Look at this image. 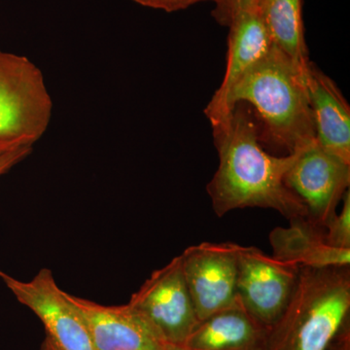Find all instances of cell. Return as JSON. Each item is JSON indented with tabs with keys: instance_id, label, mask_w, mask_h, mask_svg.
Wrapping results in <instances>:
<instances>
[{
	"instance_id": "6da1fadb",
	"label": "cell",
	"mask_w": 350,
	"mask_h": 350,
	"mask_svg": "<svg viewBox=\"0 0 350 350\" xmlns=\"http://www.w3.org/2000/svg\"><path fill=\"white\" fill-rule=\"evenodd\" d=\"M213 130L219 165L206 191L218 217L234 209L261 207L273 209L289 221L306 218L303 202L284 182L301 150L280 157L265 150L259 126L243 103H238L231 116Z\"/></svg>"
},
{
	"instance_id": "7a4b0ae2",
	"label": "cell",
	"mask_w": 350,
	"mask_h": 350,
	"mask_svg": "<svg viewBox=\"0 0 350 350\" xmlns=\"http://www.w3.org/2000/svg\"><path fill=\"white\" fill-rule=\"evenodd\" d=\"M306 69L299 68L273 45L241 78L230 98L232 110L238 103L254 108L261 122V140L286 152V155L315 142Z\"/></svg>"
},
{
	"instance_id": "3957f363",
	"label": "cell",
	"mask_w": 350,
	"mask_h": 350,
	"mask_svg": "<svg viewBox=\"0 0 350 350\" xmlns=\"http://www.w3.org/2000/svg\"><path fill=\"white\" fill-rule=\"evenodd\" d=\"M350 267H300L298 282L265 350H327L350 321Z\"/></svg>"
},
{
	"instance_id": "277c9868",
	"label": "cell",
	"mask_w": 350,
	"mask_h": 350,
	"mask_svg": "<svg viewBox=\"0 0 350 350\" xmlns=\"http://www.w3.org/2000/svg\"><path fill=\"white\" fill-rule=\"evenodd\" d=\"M53 101L29 57L0 50V156L33 148L52 118Z\"/></svg>"
},
{
	"instance_id": "5b68a950",
	"label": "cell",
	"mask_w": 350,
	"mask_h": 350,
	"mask_svg": "<svg viewBox=\"0 0 350 350\" xmlns=\"http://www.w3.org/2000/svg\"><path fill=\"white\" fill-rule=\"evenodd\" d=\"M129 304L144 317L167 345H184L199 323L184 275L181 255L156 269Z\"/></svg>"
},
{
	"instance_id": "8992f818",
	"label": "cell",
	"mask_w": 350,
	"mask_h": 350,
	"mask_svg": "<svg viewBox=\"0 0 350 350\" xmlns=\"http://www.w3.org/2000/svg\"><path fill=\"white\" fill-rule=\"evenodd\" d=\"M284 182L305 206L308 222L325 232L349 190L350 163L325 150L315 140L299 152Z\"/></svg>"
},
{
	"instance_id": "52a82bcc",
	"label": "cell",
	"mask_w": 350,
	"mask_h": 350,
	"mask_svg": "<svg viewBox=\"0 0 350 350\" xmlns=\"http://www.w3.org/2000/svg\"><path fill=\"white\" fill-rule=\"evenodd\" d=\"M300 267L278 261L254 246L239 245L237 295L253 319L271 329L284 312Z\"/></svg>"
},
{
	"instance_id": "ba28073f",
	"label": "cell",
	"mask_w": 350,
	"mask_h": 350,
	"mask_svg": "<svg viewBox=\"0 0 350 350\" xmlns=\"http://www.w3.org/2000/svg\"><path fill=\"white\" fill-rule=\"evenodd\" d=\"M0 280L40 319L46 337L59 350H96L82 315L57 286L51 269H41L31 280L23 282L0 269Z\"/></svg>"
},
{
	"instance_id": "9c48e42d",
	"label": "cell",
	"mask_w": 350,
	"mask_h": 350,
	"mask_svg": "<svg viewBox=\"0 0 350 350\" xmlns=\"http://www.w3.org/2000/svg\"><path fill=\"white\" fill-rule=\"evenodd\" d=\"M239 244L202 243L181 254L184 275L198 319L239 305Z\"/></svg>"
},
{
	"instance_id": "30bf717a",
	"label": "cell",
	"mask_w": 350,
	"mask_h": 350,
	"mask_svg": "<svg viewBox=\"0 0 350 350\" xmlns=\"http://www.w3.org/2000/svg\"><path fill=\"white\" fill-rule=\"evenodd\" d=\"M66 296L82 315L96 350H167L169 345L130 304L103 306Z\"/></svg>"
},
{
	"instance_id": "8fae6325",
	"label": "cell",
	"mask_w": 350,
	"mask_h": 350,
	"mask_svg": "<svg viewBox=\"0 0 350 350\" xmlns=\"http://www.w3.org/2000/svg\"><path fill=\"white\" fill-rule=\"evenodd\" d=\"M227 66L224 79L206 108L211 126L231 116L230 98L234 88L273 47L266 27L257 11L238 16L229 25Z\"/></svg>"
},
{
	"instance_id": "7c38bea8",
	"label": "cell",
	"mask_w": 350,
	"mask_h": 350,
	"mask_svg": "<svg viewBox=\"0 0 350 350\" xmlns=\"http://www.w3.org/2000/svg\"><path fill=\"white\" fill-rule=\"evenodd\" d=\"M306 85L315 140L325 150L350 163V107L337 84L310 63Z\"/></svg>"
},
{
	"instance_id": "4fadbf2b",
	"label": "cell",
	"mask_w": 350,
	"mask_h": 350,
	"mask_svg": "<svg viewBox=\"0 0 350 350\" xmlns=\"http://www.w3.org/2000/svg\"><path fill=\"white\" fill-rule=\"evenodd\" d=\"M269 328L239 305L200 320L181 347L189 350H265Z\"/></svg>"
},
{
	"instance_id": "5bb4252c",
	"label": "cell",
	"mask_w": 350,
	"mask_h": 350,
	"mask_svg": "<svg viewBox=\"0 0 350 350\" xmlns=\"http://www.w3.org/2000/svg\"><path fill=\"white\" fill-rule=\"evenodd\" d=\"M289 222V227L275 228L269 234L275 259L312 268L349 266L350 250L328 245L324 241L325 232L310 224L306 218H296Z\"/></svg>"
},
{
	"instance_id": "9a60e30c",
	"label": "cell",
	"mask_w": 350,
	"mask_h": 350,
	"mask_svg": "<svg viewBox=\"0 0 350 350\" xmlns=\"http://www.w3.org/2000/svg\"><path fill=\"white\" fill-rule=\"evenodd\" d=\"M257 12L273 45L306 70L310 62L304 32L301 0H259Z\"/></svg>"
},
{
	"instance_id": "2e32d148",
	"label": "cell",
	"mask_w": 350,
	"mask_h": 350,
	"mask_svg": "<svg viewBox=\"0 0 350 350\" xmlns=\"http://www.w3.org/2000/svg\"><path fill=\"white\" fill-rule=\"evenodd\" d=\"M324 241L338 250H350V192L347 191L342 198V207L340 213L328 223L324 234Z\"/></svg>"
},
{
	"instance_id": "e0dca14e",
	"label": "cell",
	"mask_w": 350,
	"mask_h": 350,
	"mask_svg": "<svg viewBox=\"0 0 350 350\" xmlns=\"http://www.w3.org/2000/svg\"><path fill=\"white\" fill-rule=\"evenodd\" d=\"M214 3L211 15L218 24L229 27L241 14L257 11L259 0H215Z\"/></svg>"
},
{
	"instance_id": "ac0fdd59",
	"label": "cell",
	"mask_w": 350,
	"mask_h": 350,
	"mask_svg": "<svg viewBox=\"0 0 350 350\" xmlns=\"http://www.w3.org/2000/svg\"><path fill=\"white\" fill-rule=\"evenodd\" d=\"M133 1L139 4V5L148 7V8L172 13L184 10V9L194 5L196 3H199V2H215V0H133Z\"/></svg>"
},
{
	"instance_id": "d6986e66",
	"label": "cell",
	"mask_w": 350,
	"mask_h": 350,
	"mask_svg": "<svg viewBox=\"0 0 350 350\" xmlns=\"http://www.w3.org/2000/svg\"><path fill=\"white\" fill-rule=\"evenodd\" d=\"M32 149L33 148L19 149L0 156V177L10 172L18 163L31 155Z\"/></svg>"
},
{
	"instance_id": "ffe728a7",
	"label": "cell",
	"mask_w": 350,
	"mask_h": 350,
	"mask_svg": "<svg viewBox=\"0 0 350 350\" xmlns=\"http://www.w3.org/2000/svg\"><path fill=\"white\" fill-rule=\"evenodd\" d=\"M327 350H350V321L342 327Z\"/></svg>"
},
{
	"instance_id": "44dd1931",
	"label": "cell",
	"mask_w": 350,
	"mask_h": 350,
	"mask_svg": "<svg viewBox=\"0 0 350 350\" xmlns=\"http://www.w3.org/2000/svg\"><path fill=\"white\" fill-rule=\"evenodd\" d=\"M40 350H59V349L53 344L52 340L49 338L46 337L42 345H41Z\"/></svg>"
},
{
	"instance_id": "7402d4cb",
	"label": "cell",
	"mask_w": 350,
	"mask_h": 350,
	"mask_svg": "<svg viewBox=\"0 0 350 350\" xmlns=\"http://www.w3.org/2000/svg\"><path fill=\"white\" fill-rule=\"evenodd\" d=\"M167 350H189V349H185V347H178V345H169V347H167Z\"/></svg>"
}]
</instances>
